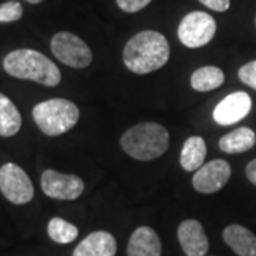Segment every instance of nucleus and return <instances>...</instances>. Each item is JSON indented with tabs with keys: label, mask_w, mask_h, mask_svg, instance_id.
Wrapping results in <instances>:
<instances>
[{
	"label": "nucleus",
	"mask_w": 256,
	"mask_h": 256,
	"mask_svg": "<svg viewBox=\"0 0 256 256\" xmlns=\"http://www.w3.org/2000/svg\"><path fill=\"white\" fill-rule=\"evenodd\" d=\"M170 58V44L164 34L156 30H144L128 40L122 60L130 72L148 74L164 67Z\"/></svg>",
	"instance_id": "f257e3e1"
},
{
	"label": "nucleus",
	"mask_w": 256,
	"mask_h": 256,
	"mask_svg": "<svg viewBox=\"0 0 256 256\" xmlns=\"http://www.w3.org/2000/svg\"><path fill=\"white\" fill-rule=\"evenodd\" d=\"M3 68L12 77L32 80L47 87H56L62 82V73L48 57L30 48H18L4 57Z\"/></svg>",
	"instance_id": "f03ea898"
},
{
	"label": "nucleus",
	"mask_w": 256,
	"mask_h": 256,
	"mask_svg": "<svg viewBox=\"0 0 256 256\" xmlns=\"http://www.w3.org/2000/svg\"><path fill=\"white\" fill-rule=\"evenodd\" d=\"M121 146L138 161H152L164 156L170 146L166 128L156 122H141L127 130L121 137Z\"/></svg>",
	"instance_id": "7ed1b4c3"
},
{
	"label": "nucleus",
	"mask_w": 256,
	"mask_h": 256,
	"mask_svg": "<svg viewBox=\"0 0 256 256\" xmlns=\"http://www.w3.org/2000/svg\"><path fill=\"white\" fill-rule=\"evenodd\" d=\"M37 127L48 137H57L70 131L80 118L78 107L66 98L42 101L33 108Z\"/></svg>",
	"instance_id": "20e7f679"
},
{
	"label": "nucleus",
	"mask_w": 256,
	"mask_h": 256,
	"mask_svg": "<svg viewBox=\"0 0 256 256\" xmlns=\"http://www.w3.org/2000/svg\"><path fill=\"white\" fill-rule=\"evenodd\" d=\"M216 33L215 18L205 12H191L178 26V38L190 48L208 44Z\"/></svg>",
	"instance_id": "39448f33"
},
{
	"label": "nucleus",
	"mask_w": 256,
	"mask_h": 256,
	"mask_svg": "<svg viewBox=\"0 0 256 256\" xmlns=\"http://www.w3.org/2000/svg\"><path fill=\"white\" fill-rule=\"evenodd\" d=\"M53 54L66 66L73 68H84L92 62V53L82 38L70 32H60L52 38Z\"/></svg>",
	"instance_id": "423d86ee"
},
{
	"label": "nucleus",
	"mask_w": 256,
	"mask_h": 256,
	"mask_svg": "<svg viewBox=\"0 0 256 256\" xmlns=\"http://www.w3.org/2000/svg\"><path fill=\"white\" fill-rule=\"evenodd\" d=\"M0 191L14 205H24L34 196L32 180L24 170L13 162L0 166Z\"/></svg>",
	"instance_id": "0eeeda50"
},
{
	"label": "nucleus",
	"mask_w": 256,
	"mask_h": 256,
	"mask_svg": "<svg viewBox=\"0 0 256 256\" xmlns=\"http://www.w3.org/2000/svg\"><path fill=\"white\" fill-rule=\"evenodd\" d=\"M42 190L50 198L73 201L84 191V181L77 175L62 174L54 170H46L42 175Z\"/></svg>",
	"instance_id": "6e6552de"
},
{
	"label": "nucleus",
	"mask_w": 256,
	"mask_h": 256,
	"mask_svg": "<svg viewBox=\"0 0 256 256\" xmlns=\"http://www.w3.org/2000/svg\"><path fill=\"white\" fill-rule=\"evenodd\" d=\"M230 165L224 160H214L195 171L192 178L194 188L201 194H215L220 191L230 178Z\"/></svg>",
	"instance_id": "1a4fd4ad"
},
{
	"label": "nucleus",
	"mask_w": 256,
	"mask_h": 256,
	"mask_svg": "<svg viewBox=\"0 0 256 256\" xmlns=\"http://www.w3.org/2000/svg\"><path fill=\"white\" fill-rule=\"evenodd\" d=\"M252 108L249 94L244 92H232L226 96L214 110V120L220 126H232L244 120Z\"/></svg>",
	"instance_id": "9d476101"
},
{
	"label": "nucleus",
	"mask_w": 256,
	"mask_h": 256,
	"mask_svg": "<svg viewBox=\"0 0 256 256\" xmlns=\"http://www.w3.org/2000/svg\"><path fill=\"white\" fill-rule=\"evenodd\" d=\"M178 240L186 256H205L210 248L204 226L196 220H186L180 224Z\"/></svg>",
	"instance_id": "9b49d317"
},
{
	"label": "nucleus",
	"mask_w": 256,
	"mask_h": 256,
	"mask_svg": "<svg viewBox=\"0 0 256 256\" xmlns=\"http://www.w3.org/2000/svg\"><path fill=\"white\" fill-rule=\"evenodd\" d=\"M117 242L110 232L96 230L87 235L74 249L73 256H116Z\"/></svg>",
	"instance_id": "f8f14e48"
},
{
	"label": "nucleus",
	"mask_w": 256,
	"mask_h": 256,
	"mask_svg": "<svg viewBox=\"0 0 256 256\" xmlns=\"http://www.w3.org/2000/svg\"><path fill=\"white\" fill-rule=\"evenodd\" d=\"M161 239L150 226L137 228L128 242L127 256H161Z\"/></svg>",
	"instance_id": "ddd939ff"
},
{
	"label": "nucleus",
	"mask_w": 256,
	"mask_h": 256,
	"mask_svg": "<svg viewBox=\"0 0 256 256\" xmlns=\"http://www.w3.org/2000/svg\"><path fill=\"white\" fill-rule=\"evenodd\" d=\"M224 240L236 255L256 256V235L242 225H229L224 229Z\"/></svg>",
	"instance_id": "4468645a"
},
{
	"label": "nucleus",
	"mask_w": 256,
	"mask_h": 256,
	"mask_svg": "<svg viewBox=\"0 0 256 256\" xmlns=\"http://www.w3.org/2000/svg\"><path fill=\"white\" fill-rule=\"evenodd\" d=\"M206 144L205 140L198 136L190 137L184 142L180 162L185 171H198L204 165L206 156Z\"/></svg>",
	"instance_id": "2eb2a0df"
},
{
	"label": "nucleus",
	"mask_w": 256,
	"mask_h": 256,
	"mask_svg": "<svg viewBox=\"0 0 256 256\" xmlns=\"http://www.w3.org/2000/svg\"><path fill=\"white\" fill-rule=\"evenodd\" d=\"M255 142V132L250 128L240 127L220 138V148L226 154H239L250 150Z\"/></svg>",
	"instance_id": "dca6fc26"
},
{
	"label": "nucleus",
	"mask_w": 256,
	"mask_h": 256,
	"mask_svg": "<svg viewBox=\"0 0 256 256\" xmlns=\"http://www.w3.org/2000/svg\"><path fill=\"white\" fill-rule=\"evenodd\" d=\"M22 127V116L14 102L0 92V137H13Z\"/></svg>",
	"instance_id": "f3484780"
},
{
	"label": "nucleus",
	"mask_w": 256,
	"mask_h": 256,
	"mask_svg": "<svg viewBox=\"0 0 256 256\" xmlns=\"http://www.w3.org/2000/svg\"><path fill=\"white\" fill-rule=\"evenodd\" d=\"M225 82V74L220 67L205 66L195 70L191 77V87L196 92H210L220 87Z\"/></svg>",
	"instance_id": "a211bd4d"
},
{
	"label": "nucleus",
	"mask_w": 256,
	"mask_h": 256,
	"mask_svg": "<svg viewBox=\"0 0 256 256\" xmlns=\"http://www.w3.org/2000/svg\"><path fill=\"white\" fill-rule=\"evenodd\" d=\"M47 234L52 240L57 244H72L74 239L78 236V229L76 225L67 222L63 218H52L48 225H47Z\"/></svg>",
	"instance_id": "6ab92c4d"
},
{
	"label": "nucleus",
	"mask_w": 256,
	"mask_h": 256,
	"mask_svg": "<svg viewBox=\"0 0 256 256\" xmlns=\"http://www.w3.org/2000/svg\"><path fill=\"white\" fill-rule=\"evenodd\" d=\"M23 16V8L18 2H6L0 4V23H12L18 22Z\"/></svg>",
	"instance_id": "aec40b11"
},
{
	"label": "nucleus",
	"mask_w": 256,
	"mask_h": 256,
	"mask_svg": "<svg viewBox=\"0 0 256 256\" xmlns=\"http://www.w3.org/2000/svg\"><path fill=\"white\" fill-rule=\"evenodd\" d=\"M238 77L244 84H246L249 87H252L254 90H256V60L242 66L239 68Z\"/></svg>",
	"instance_id": "412c9836"
},
{
	"label": "nucleus",
	"mask_w": 256,
	"mask_h": 256,
	"mask_svg": "<svg viewBox=\"0 0 256 256\" xmlns=\"http://www.w3.org/2000/svg\"><path fill=\"white\" fill-rule=\"evenodd\" d=\"M151 3V0H117V4L126 13H137Z\"/></svg>",
	"instance_id": "4be33fe9"
},
{
	"label": "nucleus",
	"mask_w": 256,
	"mask_h": 256,
	"mask_svg": "<svg viewBox=\"0 0 256 256\" xmlns=\"http://www.w3.org/2000/svg\"><path fill=\"white\" fill-rule=\"evenodd\" d=\"M204 6L215 12H226L230 6V0H200Z\"/></svg>",
	"instance_id": "5701e85b"
},
{
	"label": "nucleus",
	"mask_w": 256,
	"mask_h": 256,
	"mask_svg": "<svg viewBox=\"0 0 256 256\" xmlns=\"http://www.w3.org/2000/svg\"><path fill=\"white\" fill-rule=\"evenodd\" d=\"M246 176L250 182L254 184V185H256V160L250 161V162L246 165Z\"/></svg>",
	"instance_id": "b1692460"
},
{
	"label": "nucleus",
	"mask_w": 256,
	"mask_h": 256,
	"mask_svg": "<svg viewBox=\"0 0 256 256\" xmlns=\"http://www.w3.org/2000/svg\"><path fill=\"white\" fill-rule=\"evenodd\" d=\"M28 3H32V4H38V3H42L43 0H26Z\"/></svg>",
	"instance_id": "393cba45"
}]
</instances>
